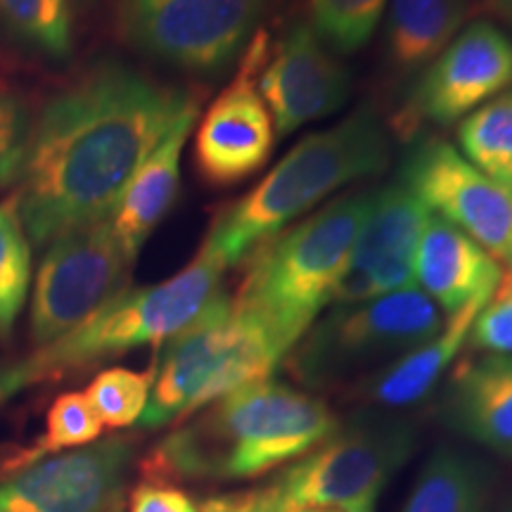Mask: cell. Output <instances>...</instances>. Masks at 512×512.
<instances>
[{
	"instance_id": "4316f807",
	"label": "cell",
	"mask_w": 512,
	"mask_h": 512,
	"mask_svg": "<svg viewBox=\"0 0 512 512\" xmlns=\"http://www.w3.org/2000/svg\"><path fill=\"white\" fill-rule=\"evenodd\" d=\"M0 22L50 57L72 50V0H0Z\"/></svg>"
},
{
	"instance_id": "7402d4cb",
	"label": "cell",
	"mask_w": 512,
	"mask_h": 512,
	"mask_svg": "<svg viewBox=\"0 0 512 512\" xmlns=\"http://www.w3.org/2000/svg\"><path fill=\"white\" fill-rule=\"evenodd\" d=\"M401 512H489L482 465L453 446L434 448Z\"/></svg>"
},
{
	"instance_id": "d4e9b609",
	"label": "cell",
	"mask_w": 512,
	"mask_h": 512,
	"mask_svg": "<svg viewBox=\"0 0 512 512\" xmlns=\"http://www.w3.org/2000/svg\"><path fill=\"white\" fill-rule=\"evenodd\" d=\"M31 280L29 235L19 214V200L0 202V335L8 337L22 311Z\"/></svg>"
},
{
	"instance_id": "3957f363",
	"label": "cell",
	"mask_w": 512,
	"mask_h": 512,
	"mask_svg": "<svg viewBox=\"0 0 512 512\" xmlns=\"http://www.w3.org/2000/svg\"><path fill=\"white\" fill-rule=\"evenodd\" d=\"M392 157L387 128L375 110L361 107L339 124L299 140L268 174L223 209L202 245L228 268L273 238L337 190L375 178Z\"/></svg>"
},
{
	"instance_id": "d6a6232c",
	"label": "cell",
	"mask_w": 512,
	"mask_h": 512,
	"mask_svg": "<svg viewBox=\"0 0 512 512\" xmlns=\"http://www.w3.org/2000/svg\"><path fill=\"white\" fill-rule=\"evenodd\" d=\"M479 5L498 19H503L505 24L512 29V0H479Z\"/></svg>"
},
{
	"instance_id": "e575fe53",
	"label": "cell",
	"mask_w": 512,
	"mask_h": 512,
	"mask_svg": "<svg viewBox=\"0 0 512 512\" xmlns=\"http://www.w3.org/2000/svg\"><path fill=\"white\" fill-rule=\"evenodd\" d=\"M349 512H375V503H370V505H361V508L349 510Z\"/></svg>"
},
{
	"instance_id": "7c38bea8",
	"label": "cell",
	"mask_w": 512,
	"mask_h": 512,
	"mask_svg": "<svg viewBox=\"0 0 512 512\" xmlns=\"http://www.w3.org/2000/svg\"><path fill=\"white\" fill-rule=\"evenodd\" d=\"M268 48L266 31H256L240 57L235 79L211 102L197 126V171L216 188L247 181L271 159L275 126L256 86Z\"/></svg>"
},
{
	"instance_id": "f546056e",
	"label": "cell",
	"mask_w": 512,
	"mask_h": 512,
	"mask_svg": "<svg viewBox=\"0 0 512 512\" xmlns=\"http://www.w3.org/2000/svg\"><path fill=\"white\" fill-rule=\"evenodd\" d=\"M29 128L22 98L0 88V188L15 183L22 174Z\"/></svg>"
},
{
	"instance_id": "52a82bcc",
	"label": "cell",
	"mask_w": 512,
	"mask_h": 512,
	"mask_svg": "<svg viewBox=\"0 0 512 512\" xmlns=\"http://www.w3.org/2000/svg\"><path fill=\"white\" fill-rule=\"evenodd\" d=\"M446 318L418 287L344 304L316 320L290 351V368L309 387H332L387 368L444 328Z\"/></svg>"
},
{
	"instance_id": "484cf974",
	"label": "cell",
	"mask_w": 512,
	"mask_h": 512,
	"mask_svg": "<svg viewBox=\"0 0 512 512\" xmlns=\"http://www.w3.org/2000/svg\"><path fill=\"white\" fill-rule=\"evenodd\" d=\"M389 0H309V27L335 55H354L373 38Z\"/></svg>"
},
{
	"instance_id": "836d02e7",
	"label": "cell",
	"mask_w": 512,
	"mask_h": 512,
	"mask_svg": "<svg viewBox=\"0 0 512 512\" xmlns=\"http://www.w3.org/2000/svg\"><path fill=\"white\" fill-rule=\"evenodd\" d=\"M278 512H349V510L328 508V505H294V508H283Z\"/></svg>"
},
{
	"instance_id": "603a6c76",
	"label": "cell",
	"mask_w": 512,
	"mask_h": 512,
	"mask_svg": "<svg viewBox=\"0 0 512 512\" xmlns=\"http://www.w3.org/2000/svg\"><path fill=\"white\" fill-rule=\"evenodd\" d=\"M102 425L93 406L81 392H67L50 403L46 415V432L31 446H22L0 456V477H10L38 460L55 456L67 448L91 446L100 439Z\"/></svg>"
},
{
	"instance_id": "4dcf8cb0",
	"label": "cell",
	"mask_w": 512,
	"mask_h": 512,
	"mask_svg": "<svg viewBox=\"0 0 512 512\" xmlns=\"http://www.w3.org/2000/svg\"><path fill=\"white\" fill-rule=\"evenodd\" d=\"M126 512H200V505L176 486L150 479L131 491Z\"/></svg>"
},
{
	"instance_id": "7a4b0ae2",
	"label": "cell",
	"mask_w": 512,
	"mask_h": 512,
	"mask_svg": "<svg viewBox=\"0 0 512 512\" xmlns=\"http://www.w3.org/2000/svg\"><path fill=\"white\" fill-rule=\"evenodd\" d=\"M185 430L166 437L145 460L152 479H252L304 458L339 427L316 396L283 382L235 389Z\"/></svg>"
},
{
	"instance_id": "44dd1931",
	"label": "cell",
	"mask_w": 512,
	"mask_h": 512,
	"mask_svg": "<svg viewBox=\"0 0 512 512\" xmlns=\"http://www.w3.org/2000/svg\"><path fill=\"white\" fill-rule=\"evenodd\" d=\"M384 43L396 74L425 69L453 38L472 12V0H389Z\"/></svg>"
},
{
	"instance_id": "30bf717a",
	"label": "cell",
	"mask_w": 512,
	"mask_h": 512,
	"mask_svg": "<svg viewBox=\"0 0 512 512\" xmlns=\"http://www.w3.org/2000/svg\"><path fill=\"white\" fill-rule=\"evenodd\" d=\"M266 0H124L133 46L192 74H219L245 53Z\"/></svg>"
},
{
	"instance_id": "d6986e66",
	"label": "cell",
	"mask_w": 512,
	"mask_h": 512,
	"mask_svg": "<svg viewBox=\"0 0 512 512\" xmlns=\"http://www.w3.org/2000/svg\"><path fill=\"white\" fill-rule=\"evenodd\" d=\"M197 119V102L185 110L171 131L166 133L121 192L117 207L110 214L112 228L121 245L133 259L147 242L169 209L174 207L178 185H181L183 147Z\"/></svg>"
},
{
	"instance_id": "f1b7e54d",
	"label": "cell",
	"mask_w": 512,
	"mask_h": 512,
	"mask_svg": "<svg viewBox=\"0 0 512 512\" xmlns=\"http://www.w3.org/2000/svg\"><path fill=\"white\" fill-rule=\"evenodd\" d=\"M467 342L484 354L512 356V273L505 268L501 283L477 313Z\"/></svg>"
},
{
	"instance_id": "ffe728a7",
	"label": "cell",
	"mask_w": 512,
	"mask_h": 512,
	"mask_svg": "<svg viewBox=\"0 0 512 512\" xmlns=\"http://www.w3.org/2000/svg\"><path fill=\"white\" fill-rule=\"evenodd\" d=\"M484 304H470L448 316L437 335L396 358L387 368L363 384V399L384 408H406L427 399L444 373L456 361L460 347L467 342L472 323Z\"/></svg>"
},
{
	"instance_id": "4fadbf2b",
	"label": "cell",
	"mask_w": 512,
	"mask_h": 512,
	"mask_svg": "<svg viewBox=\"0 0 512 512\" xmlns=\"http://www.w3.org/2000/svg\"><path fill=\"white\" fill-rule=\"evenodd\" d=\"M512 86V38L494 22H472L422 72L408 114L453 124Z\"/></svg>"
},
{
	"instance_id": "5bb4252c",
	"label": "cell",
	"mask_w": 512,
	"mask_h": 512,
	"mask_svg": "<svg viewBox=\"0 0 512 512\" xmlns=\"http://www.w3.org/2000/svg\"><path fill=\"white\" fill-rule=\"evenodd\" d=\"M432 211L406 185L373 192L332 304H358L415 287V254Z\"/></svg>"
},
{
	"instance_id": "8fae6325",
	"label": "cell",
	"mask_w": 512,
	"mask_h": 512,
	"mask_svg": "<svg viewBox=\"0 0 512 512\" xmlns=\"http://www.w3.org/2000/svg\"><path fill=\"white\" fill-rule=\"evenodd\" d=\"M399 183L512 273V192L467 162L463 152L441 138L420 140L403 159Z\"/></svg>"
},
{
	"instance_id": "277c9868",
	"label": "cell",
	"mask_w": 512,
	"mask_h": 512,
	"mask_svg": "<svg viewBox=\"0 0 512 512\" xmlns=\"http://www.w3.org/2000/svg\"><path fill=\"white\" fill-rule=\"evenodd\" d=\"M370 202L373 192L337 197L245 256L233 299L264 325L285 356L335 299Z\"/></svg>"
},
{
	"instance_id": "8992f818",
	"label": "cell",
	"mask_w": 512,
	"mask_h": 512,
	"mask_svg": "<svg viewBox=\"0 0 512 512\" xmlns=\"http://www.w3.org/2000/svg\"><path fill=\"white\" fill-rule=\"evenodd\" d=\"M283 349L226 292L166 342L155 363L150 401L138 425L157 430L183 420L247 384L271 380Z\"/></svg>"
},
{
	"instance_id": "2e32d148",
	"label": "cell",
	"mask_w": 512,
	"mask_h": 512,
	"mask_svg": "<svg viewBox=\"0 0 512 512\" xmlns=\"http://www.w3.org/2000/svg\"><path fill=\"white\" fill-rule=\"evenodd\" d=\"M133 448L126 439L57 453L0 482V512H102L124 484Z\"/></svg>"
},
{
	"instance_id": "ba28073f",
	"label": "cell",
	"mask_w": 512,
	"mask_h": 512,
	"mask_svg": "<svg viewBox=\"0 0 512 512\" xmlns=\"http://www.w3.org/2000/svg\"><path fill=\"white\" fill-rule=\"evenodd\" d=\"M413 448L411 422L363 413L337 427L261 491L271 512L294 505L356 510L377 501L389 479L408 463Z\"/></svg>"
},
{
	"instance_id": "1f68e13d",
	"label": "cell",
	"mask_w": 512,
	"mask_h": 512,
	"mask_svg": "<svg viewBox=\"0 0 512 512\" xmlns=\"http://www.w3.org/2000/svg\"><path fill=\"white\" fill-rule=\"evenodd\" d=\"M200 512H271L264 491H245V494L209 498L200 505Z\"/></svg>"
},
{
	"instance_id": "5b68a950",
	"label": "cell",
	"mask_w": 512,
	"mask_h": 512,
	"mask_svg": "<svg viewBox=\"0 0 512 512\" xmlns=\"http://www.w3.org/2000/svg\"><path fill=\"white\" fill-rule=\"evenodd\" d=\"M226 268L219 256L202 245L190 264L164 283L117 294L69 335L46 344L17 366L0 370V401L31 384L60 380L131 349L166 344L223 290Z\"/></svg>"
},
{
	"instance_id": "9c48e42d",
	"label": "cell",
	"mask_w": 512,
	"mask_h": 512,
	"mask_svg": "<svg viewBox=\"0 0 512 512\" xmlns=\"http://www.w3.org/2000/svg\"><path fill=\"white\" fill-rule=\"evenodd\" d=\"M133 264L136 259L121 245L110 219L57 238L36 278L31 339L38 347H46L86 323L128 290Z\"/></svg>"
},
{
	"instance_id": "ac0fdd59",
	"label": "cell",
	"mask_w": 512,
	"mask_h": 512,
	"mask_svg": "<svg viewBox=\"0 0 512 512\" xmlns=\"http://www.w3.org/2000/svg\"><path fill=\"white\" fill-rule=\"evenodd\" d=\"M444 418L465 439L512 460V356L460 363L446 384Z\"/></svg>"
},
{
	"instance_id": "cb8c5ba5",
	"label": "cell",
	"mask_w": 512,
	"mask_h": 512,
	"mask_svg": "<svg viewBox=\"0 0 512 512\" xmlns=\"http://www.w3.org/2000/svg\"><path fill=\"white\" fill-rule=\"evenodd\" d=\"M458 143L467 162L512 192V88L460 121Z\"/></svg>"
},
{
	"instance_id": "83f0119b",
	"label": "cell",
	"mask_w": 512,
	"mask_h": 512,
	"mask_svg": "<svg viewBox=\"0 0 512 512\" xmlns=\"http://www.w3.org/2000/svg\"><path fill=\"white\" fill-rule=\"evenodd\" d=\"M152 377H155L152 368L147 373L128 368L102 370L93 377L83 396L93 406L102 425L124 430L143 418L147 401H150Z\"/></svg>"
},
{
	"instance_id": "6da1fadb",
	"label": "cell",
	"mask_w": 512,
	"mask_h": 512,
	"mask_svg": "<svg viewBox=\"0 0 512 512\" xmlns=\"http://www.w3.org/2000/svg\"><path fill=\"white\" fill-rule=\"evenodd\" d=\"M195 98L119 62L62 88L29 128L19 214L38 247L110 219L121 192Z\"/></svg>"
},
{
	"instance_id": "9a60e30c",
	"label": "cell",
	"mask_w": 512,
	"mask_h": 512,
	"mask_svg": "<svg viewBox=\"0 0 512 512\" xmlns=\"http://www.w3.org/2000/svg\"><path fill=\"white\" fill-rule=\"evenodd\" d=\"M256 86L275 133L285 138L337 112L351 93V74L306 22L292 24L273 50L268 48Z\"/></svg>"
},
{
	"instance_id": "e0dca14e",
	"label": "cell",
	"mask_w": 512,
	"mask_h": 512,
	"mask_svg": "<svg viewBox=\"0 0 512 512\" xmlns=\"http://www.w3.org/2000/svg\"><path fill=\"white\" fill-rule=\"evenodd\" d=\"M503 278V266L470 235L430 216L415 254V283L448 316L486 304Z\"/></svg>"
}]
</instances>
